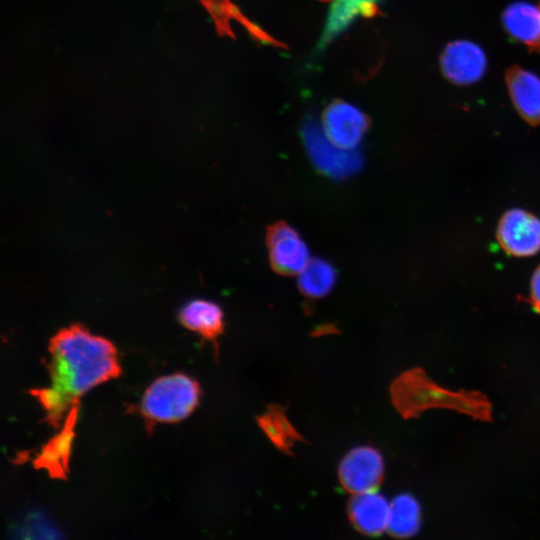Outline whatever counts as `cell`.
Wrapping results in <instances>:
<instances>
[{
	"instance_id": "1",
	"label": "cell",
	"mask_w": 540,
	"mask_h": 540,
	"mask_svg": "<svg viewBox=\"0 0 540 540\" xmlns=\"http://www.w3.org/2000/svg\"><path fill=\"white\" fill-rule=\"evenodd\" d=\"M52 386L39 391L52 421L92 387L119 373L114 346L79 325L59 331L50 342Z\"/></svg>"
},
{
	"instance_id": "2",
	"label": "cell",
	"mask_w": 540,
	"mask_h": 540,
	"mask_svg": "<svg viewBox=\"0 0 540 540\" xmlns=\"http://www.w3.org/2000/svg\"><path fill=\"white\" fill-rule=\"evenodd\" d=\"M198 400V384L184 374H172L151 383L143 395L141 410L150 420L177 422L194 410Z\"/></svg>"
},
{
	"instance_id": "3",
	"label": "cell",
	"mask_w": 540,
	"mask_h": 540,
	"mask_svg": "<svg viewBox=\"0 0 540 540\" xmlns=\"http://www.w3.org/2000/svg\"><path fill=\"white\" fill-rule=\"evenodd\" d=\"M302 135L312 162L321 172L341 179L360 169V154L355 149L347 150L335 145L315 119L305 121Z\"/></svg>"
},
{
	"instance_id": "4",
	"label": "cell",
	"mask_w": 540,
	"mask_h": 540,
	"mask_svg": "<svg viewBox=\"0 0 540 540\" xmlns=\"http://www.w3.org/2000/svg\"><path fill=\"white\" fill-rule=\"evenodd\" d=\"M496 235L503 250L512 256L527 257L540 251V219L523 209L506 211Z\"/></svg>"
},
{
	"instance_id": "5",
	"label": "cell",
	"mask_w": 540,
	"mask_h": 540,
	"mask_svg": "<svg viewBox=\"0 0 540 540\" xmlns=\"http://www.w3.org/2000/svg\"><path fill=\"white\" fill-rule=\"evenodd\" d=\"M338 473L343 488L353 495L374 491L383 479V458L372 447H357L343 458Z\"/></svg>"
},
{
	"instance_id": "6",
	"label": "cell",
	"mask_w": 540,
	"mask_h": 540,
	"mask_svg": "<svg viewBox=\"0 0 540 540\" xmlns=\"http://www.w3.org/2000/svg\"><path fill=\"white\" fill-rule=\"evenodd\" d=\"M369 127L367 116L355 105L336 100L330 103L322 116L326 136L338 147L355 149Z\"/></svg>"
},
{
	"instance_id": "7",
	"label": "cell",
	"mask_w": 540,
	"mask_h": 540,
	"mask_svg": "<svg viewBox=\"0 0 540 540\" xmlns=\"http://www.w3.org/2000/svg\"><path fill=\"white\" fill-rule=\"evenodd\" d=\"M267 245L272 267L281 274H299L311 260L305 242L285 223L269 229Z\"/></svg>"
},
{
	"instance_id": "8",
	"label": "cell",
	"mask_w": 540,
	"mask_h": 540,
	"mask_svg": "<svg viewBox=\"0 0 540 540\" xmlns=\"http://www.w3.org/2000/svg\"><path fill=\"white\" fill-rule=\"evenodd\" d=\"M441 67L450 81L467 85L477 82L484 75L487 60L477 44L459 40L446 46L441 56Z\"/></svg>"
},
{
	"instance_id": "9",
	"label": "cell",
	"mask_w": 540,
	"mask_h": 540,
	"mask_svg": "<svg viewBox=\"0 0 540 540\" xmlns=\"http://www.w3.org/2000/svg\"><path fill=\"white\" fill-rule=\"evenodd\" d=\"M348 512L352 524L361 533L376 536L388 529L390 503L375 490L355 494Z\"/></svg>"
},
{
	"instance_id": "10",
	"label": "cell",
	"mask_w": 540,
	"mask_h": 540,
	"mask_svg": "<svg viewBox=\"0 0 540 540\" xmlns=\"http://www.w3.org/2000/svg\"><path fill=\"white\" fill-rule=\"evenodd\" d=\"M507 85L520 115L532 125L540 123V78L523 68H512Z\"/></svg>"
},
{
	"instance_id": "11",
	"label": "cell",
	"mask_w": 540,
	"mask_h": 540,
	"mask_svg": "<svg viewBox=\"0 0 540 540\" xmlns=\"http://www.w3.org/2000/svg\"><path fill=\"white\" fill-rule=\"evenodd\" d=\"M381 0H334L321 35L319 48L326 47L358 17H372Z\"/></svg>"
},
{
	"instance_id": "12",
	"label": "cell",
	"mask_w": 540,
	"mask_h": 540,
	"mask_svg": "<svg viewBox=\"0 0 540 540\" xmlns=\"http://www.w3.org/2000/svg\"><path fill=\"white\" fill-rule=\"evenodd\" d=\"M503 23L513 38L540 48V4L516 2L509 5L504 10Z\"/></svg>"
},
{
	"instance_id": "13",
	"label": "cell",
	"mask_w": 540,
	"mask_h": 540,
	"mask_svg": "<svg viewBox=\"0 0 540 540\" xmlns=\"http://www.w3.org/2000/svg\"><path fill=\"white\" fill-rule=\"evenodd\" d=\"M181 323L202 337L216 342L224 322L221 308L214 302L196 299L183 306L179 313Z\"/></svg>"
},
{
	"instance_id": "14",
	"label": "cell",
	"mask_w": 540,
	"mask_h": 540,
	"mask_svg": "<svg viewBox=\"0 0 540 540\" xmlns=\"http://www.w3.org/2000/svg\"><path fill=\"white\" fill-rule=\"evenodd\" d=\"M421 526V507L410 494H400L390 502L389 533L398 538L415 535Z\"/></svg>"
},
{
	"instance_id": "15",
	"label": "cell",
	"mask_w": 540,
	"mask_h": 540,
	"mask_svg": "<svg viewBox=\"0 0 540 540\" xmlns=\"http://www.w3.org/2000/svg\"><path fill=\"white\" fill-rule=\"evenodd\" d=\"M298 275L300 290L311 298L326 295L332 289L336 280L334 268L322 259L310 260Z\"/></svg>"
},
{
	"instance_id": "16",
	"label": "cell",
	"mask_w": 540,
	"mask_h": 540,
	"mask_svg": "<svg viewBox=\"0 0 540 540\" xmlns=\"http://www.w3.org/2000/svg\"><path fill=\"white\" fill-rule=\"evenodd\" d=\"M258 423L270 440L283 451H289L296 441L301 440L300 435L279 407L271 406L258 418Z\"/></svg>"
},
{
	"instance_id": "17",
	"label": "cell",
	"mask_w": 540,
	"mask_h": 540,
	"mask_svg": "<svg viewBox=\"0 0 540 540\" xmlns=\"http://www.w3.org/2000/svg\"><path fill=\"white\" fill-rule=\"evenodd\" d=\"M206 8L220 33L231 35L229 21L235 19L241 21L249 30L261 38L264 35L260 29L248 24V20L242 16L239 9L229 0H199Z\"/></svg>"
},
{
	"instance_id": "18",
	"label": "cell",
	"mask_w": 540,
	"mask_h": 540,
	"mask_svg": "<svg viewBox=\"0 0 540 540\" xmlns=\"http://www.w3.org/2000/svg\"><path fill=\"white\" fill-rule=\"evenodd\" d=\"M71 426L63 430L43 451L38 459L41 466L49 469L53 474L62 475L64 463L67 461L69 443L71 440Z\"/></svg>"
},
{
	"instance_id": "19",
	"label": "cell",
	"mask_w": 540,
	"mask_h": 540,
	"mask_svg": "<svg viewBox=\"0 0 540 540\" xmlns=\"http://www.w3.org/2000/svg\"><path fill=\"white\" fill-rule=\"evenodd\" d=\"M530 298L535 310L540 313V265L534 271L530 282Z\"/></svg>"
}]
</instances>
